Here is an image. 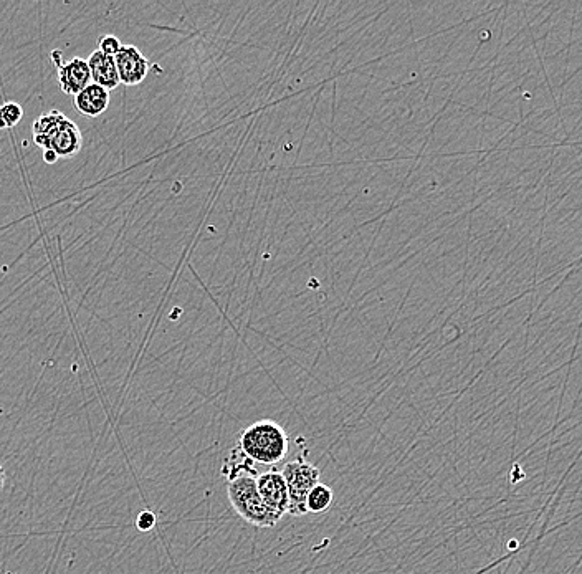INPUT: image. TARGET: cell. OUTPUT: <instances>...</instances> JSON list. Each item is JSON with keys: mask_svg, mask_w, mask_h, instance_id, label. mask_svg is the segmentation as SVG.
Segmentation results:
<instances>
[{"mask_svg": "<svg viewBox=\"0 0 582 574\" xmlns=\"http://www.w3.org/2000/svg\"><path fill=\"white\" fill-rule=\"evenodd\" d=\"M237 447L253 464L275 465L287 457L290 442L277 422L258 421L240 434Z\"/></svg>", "mask_w": 582, "mask_h": 574, "instance_id": "obj_1", "label": "cell"}, {"mask_svg": "<svg viewBox=\"0 0 582 574\" xmlns=\"http://www.w3.org/2000/svg\"><path fill=\"white\" fill-rule=\"evenodd\" d=\"M227 482H229L227 495H229L230 505L234 507L242 520L258 528H273L280 522L262 502L255 474L244 472V474L235 475Z\"/></svg>", "mask_w": 582, "mask_h": 574, "instance_id": "obj_2", "label": "cell"}, {"mask_svg": "<svg viewBox=\"0 0 582 574\" xmlns=\"http://www.w3.org/2000/svg\"><path fill=\"white\" fill-rule=\"evenodd\" d=\"M283 480L287 484L288 497H290V515L300 517L306 513V497L308 493L320 484V469L306 462L303 457L291 460L285 464L282 472Z\"/></svg>", "mask_w": 582, "mask_h": 574, "instance_id": "obj_3", "label": "cell"}, {"mask_svg": "<svg viewBox=\"0 0 582 574\" xmlns=\"http://www.w3.org/2000/svg\"><path fill=\"white\" fill-rule=\"evenodd\" d=\"M257 488L262 502L270 512L282 520L285 515H288L290 510V497H288V488L283 480L282 474L277 470H268L265 474H260L257 477Z\"/></svg>", "mask_w": 582, "mask_h": 574, "instance_id": "obj_4", "label": "cell"}, {"mask_svg": "<svg viewBox=\"0 0 582 574\" xmlns=\"http://www.w3.org/2000/svg\"><path fill=\"white\" fill-rule=\"evenodd\" d=\"M115 65L120 83L126 87H136L143 83L151 70L148 58L134 45H121L120 52L115 55Z\"/></svg>", "mask_w": 582, "mask_h": 574, "instance_id": "obj_5", "label": "cell"}, {"mask_svg": "<svg viewBox=\"0 0 582 574\" xmlns=\"http://www.w3.org/2000/svg\"><path fill=\"white\" fill-rule=\"evenodd\" d=\"M62 53L55 50L53 60L57 63L58 87L65 95H78L91 83L90 68L85 58L75 57L68 62H60Z\"/></svg>", "mask_w": 582, "mask_h": 574, "instance_id": "obj_6", "label": "cell"}, {"mask_svg": "<svg viewBox=\"0 0 582 574\" xmlns=\"http://www.w3.org/2000/svg\"><path fill=\"white\" fill-rule=\"evenodd\" d=\"M83 134L77 123H73L70 118H65L58 130L53 133L48 148L60 158H72L82 151ZM45 149V151H47Z\"/></svg>", "mask_w": 582, "mask_h": 574, "instance_id": "obj_7", "label": "cell"}, {"mask_svg": "<svg viewBox=\"0 0 582 574\" xmlns=\"http://www.w3.org/2000/svg\"><path fill=\"white\" fill-rule=\"evenodd\" d=\"M86 62H88V68H90L91 83H95L98 87L105 88L108 91L120 87V77H118V70H116L115 58L108 57L105 53H101L100 50H95Z\"/></svg>", "mask_w": 582, "mask_h": 574, "instance_id": "obj_8", "label": "cell"}, {"mask_svg": "<svg viewBox=\"0 0 582 574\" xmlns=\"http://www.w3.org/2000/svg\"><path fill=\"white\" fill-rule=\"evenodd\" d=\"M110 106V91L90 83L85 90L75 95V108L86 118H98Z\"/></svg>", "mask_w": 582, "mask_h": 574, "instance_id": "obj_9", "label": "cell"}, {"mask_svg": "<svg viewBox=\"0 0 582 574\" xmlns=\"http://www.w3.org/2000/svg\"><path fill=\"white\" fill-rule=\"evenodd\" d=\"M65 118L67 116L58 110L48 111V113H43L42 116H39L34 121V125H32L35 144L45 151L48 148V143H50L53 133L58 130V126L62 125V121Z\"/></svg>", "mask_w": 582, "mask_h": 574, "instance_id": "obj_10", "label": "cell"}, {"mask_svg": "<svg viewBox=\"0 0 582 574\" xmlns=\"http://www.w3.org/2000/svg\"><path fill=\"white\" fill-rule=\"evenodd\" d=\"M333 503V490L326 485H316L306 497V513H323Z\"/></svg>", "mask_w": 582, "mask_h": 574, "instance_id": "obj_11", "label": "cell"}, {"mask_svg": "<svg viewBox=\"0 0 582 574\" xmlns=\"http://www.w3.org/2000/svg\"><path fill=\"white\" fill-rule=\"evenodd\" d=\"M22 118H24V108L19 103L9 101L0 105V130H12L14 126L19 125Z\"/></svg>", "mask_w": 582, "mask_h": 574, "instance_id": "obj_12", "label": "cell"}, {"mask_svg": "<svg viewBox=\"0 0 582 574\" xmlns=\"http://www.w3.org/2000/svg\"><path fill=\"white\" fill-rule=\"evenodd\" d=\"M121 42L115 35H101L98 39V50L105 53L108 57L115 58L116 53L120 52Z\"/></svg>", "mask_w": 582, "mask_h": 574, "instance_id": "obj_13", "label": "cell"}, {"mask_svg": "<svg viewBox=\"0 0 582 574\" xmlns=\"http://www.w3.org/2000/svg\"><path fill=\"white\" fill-rule=\"evenodd\" d=\"M154 525H156V515L149 510H144V512L139 513L138 520H136V527L141 531L153 530Z\"/></svg>", "mask_w": 582, "mask_h": 574, "instance_id": "obj_14", "label": "cell"}, {"mask_svg": "<svg viewBox=\"0 0 582 574\" xmlns=\"http://www.w3.org/2000/svg\"><path fill=\"white\" fill-rule=\"evenodd\" d=\"M43 161L47 164H55L58 161V156L50 149H47V151H43Z\"/></svg>", "mask_w": 582, "mask_h": 574, "instance_id": "obj_15", "label": "cell"}, {"mask_svg": "<svg viewBox=\"0 0 582 574\" xmlns=\"http://www.w3.org/2000/svg\"><path fill=\"white\" fill-rule=\"evenodd\" d=\"M5 485V470L2 469V465H0V490L4 488Z\"/></svg>", "mask_w": 582, "mask_h": 574, "instance_id": "obj_16", "label": "cell"}]
</instances>
